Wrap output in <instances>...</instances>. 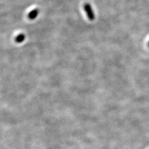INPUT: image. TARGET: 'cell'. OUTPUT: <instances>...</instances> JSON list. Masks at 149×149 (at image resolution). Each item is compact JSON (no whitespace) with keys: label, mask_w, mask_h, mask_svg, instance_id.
Wrapping results in <instances>:
<instances>
[{"label":"cell","mask_w":149,"mask_h":149,"mask_svg":"<svg viewBox=\"0 0 149 149\" xmlns=\"http://www.w3.org/2000/svg\"><path fill=\"white\" fill-rule=\"evenodd\" d=\"M25 38L26 36L23 33H21L15 38V42L17 43H22L25 40Z\"/></svg>","instance_id":"3"},{"label":"cell","mask_w":149,"mask_h":149,"mask_svg":"<svg viewBox=\"0 0 149 149\" xmlns=\"http://www.w3.org/2000/svg\"><path fill=\"white\" fill-rule=\"evenodd\" d=\"M39 11L38 8H36V9L32 10V11H31L28 15L29 19H31V20L36 19L39 14Z\"/></svg>","instance_id":"2"},{"label":"cell","mask_w":149,"mask_h":149,"mask_svg":"<svg viewBox=\"0 0 149 149\" xmlns=\"http://www.w3.org/2000/svg\"><path fill=\"white\" fill-rule=\"evenodd\" d=\"M84 8L88 19L90 21H93L95 19V15L90 4L88 3H86L84 5Z\"/></svg>","instance_id":"1"}]
</instances>
